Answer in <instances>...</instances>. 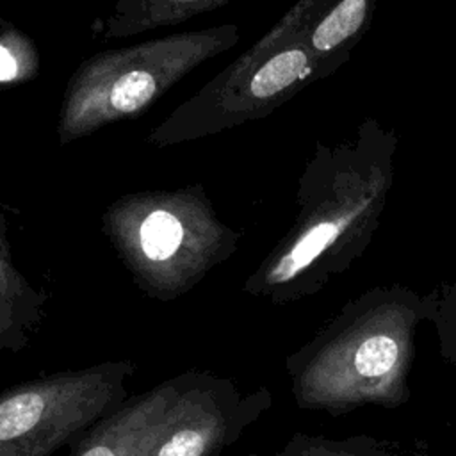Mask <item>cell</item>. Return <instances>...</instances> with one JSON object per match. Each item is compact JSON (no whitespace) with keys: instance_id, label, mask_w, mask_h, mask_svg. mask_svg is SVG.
I'll return each instance as SVG.
<instances>
[{"instance_id":"6da1fadb","label":"cell","mask_w":456,"mask_h":456,"mask_svg":"<svg viewBox=\"0 0 456 456\" xmlns=\"http://www.w3.org/2000/svg\"><path fill=\"white\" fill-rule=\"evenodd\" d=\"M102 230L134 283L159 301L192 290L239 242L200 183L125 194L103 210Z\"/></svg>"},{"instance_id":"7a4b0ae2","label":"cell","mask_w":456,"mask_h":456,"mask_svg":"<svg viewBox=\"0 0 456 456\" xmlns=\"http://www.w3.org/2000/svg\"><path fill=\"white\" fill-rule=\"evenodd\" d=\"M233 23L148 39L98 52L71 73L57 118L59 142L69 144L105 125L148 110L185 75L239 41Z\"/></svg>"},{"instance_id":"3957f363","label":"cell","mask_w":456,"mask_h":456,"mask_svg":"<svg viewBox=\"0 0 456 456\" xmlns=\"http://www.w3.org/2000/svg\"><path fill=\"white\" fill-rule=\"evenodd\" d=\"M137 367L109 360L59 370L0 394V456H52L130 397Z\"/></svg>"},{"instance_id":"277c9868","label":"cell","mask_w":456,"mask_h":456,"mask_svg":"<svg viewBox=\"0 0 456 456\" xmlns=\"http://www.w3.org/2000/svg\"><path fill=\"white\" fill-rule=\"evenodd\" d=\"M413 319L403 308L376 310L324 342L294 376L301 406L346 410L404 397Z\"/></svg>"},{"instance_id":"5b68a950","label":"cell","mask_w":456,"mask_h":456,"mask_svg":"<svg viewBox=\"0 0 456 456\" xmlns=\"http://www.w3.org/2000/svg\"><path fill=\"white\" fill-rule=\"evenodd\" d=\"M310 64L308 50L283 23L175 107L146 139L166 148L256 119L310 73Z\"/></svg>"},{"instance_id":"8992f818","label":"cell","mask_w":456,"mask_h":456,"mask_svg":"<svg viewBox=\"0 0 456 456\" xmlns=\"http://www.w3.org/2000/svg\"><path fill=\"white\" fill-rule=\"evenodd\" d=\"M269 394H242L237 385L208 372L148 456H223L265 410Z\"/></svg>"},{"instance_id":"52a82bcc","label":"cell","mask_w":456,"mask_h":456,"mask_svg":"<svg viewBox=\"0 0 456 456\" xmlns=\"http://www.w3.org/2000/svg\"><path fill=\"white\" fill-rule=\"evenodd\" d=\"M207 374L196 369L183 370L128 397L71 444L68 456H148Z\"/></svg>"},{"instance_id":"ba28073f","label":"cell","mask_w":456,"mask_h":456,"mask_svg":"<svg viewBox=\"0 0 456 456\" xmlns=\"http://www.w3.org/2000/svg\"><path fill=\"white\" fill-rule=\"evenodd\" d=\"M46 296L16 269L0 208V351L18 353L39 328Z\"/></svg>"},{"instance_id":"9c48e42d","label":"cell","mask_w":456,"mask_h":456,"mask_svg":"<svg viewBox=\"0 0 456 456\" xmlns=\"http://www.w3.org/2000/svg\"><path fill=\"white\" fill-rule=\"evenodd\" d=\"M232 0H114L103 21L105 39L139 36L162 27L183 23L203 12L228 5Z\"/></svg>"},{"instance_id":"30bf717a","label":"cell","mask_w":456,"mask_h":456,"mask_svg":"<svg viewBox=\"0 0 456 456\" xmlns=\"http://www.w3.org/2000/svg\"><path fill=\"white\" fill-rule=\"evenodd\" d=\"M39 68L34 39L11 21L0 20V91L36 78Z\"/></svg>"},{"instance_id":"8fae6325","label":"cell","mask_w":456,"mask_h":456,"mask_svg":"<svg viewBox=\"0 0 456 456\" xmlns=\"http://www.w3.org/2000/svg\"><path fill=\"white\" fill-rule=\"evenodd\" d=\"M367 12L365 0H342L312 30L310 46L315 52H330L353 36L363 23Z\"/></svg>"}]
</instances>
